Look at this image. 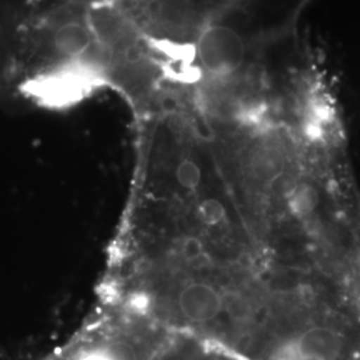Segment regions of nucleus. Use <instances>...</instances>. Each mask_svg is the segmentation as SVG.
<instances>
[{
  "mask_svg": "<svg viewBox=\"0 0 360 360\" xmlns=\"http://www.w3.org/2000/svg\"><path fill=\"white\" fill-rule=\"evenodd\" d=\"M196 53L207 75L226 79L245 65L247 49L233 27L217 23L203 28L196 41Z\"/></svg>",
  "mask_w": 360,
  "mask_h": 360,
  "instance_id": "1",
  "label": "nucleus"
},
{
  "mask_svg": "<svg viewBox=\"0 0 360 360\" xmlns=\"http://www.w3.org/2000/svg\"><path fill=\"white\" fill-rule=\"evenodd\" d=\"M153 1H156V0H151V3H153Z\"/></svg>",
  "mask_w": 360,
  "mask_h": 360,
  "instance_id": "3",
  "label": "nucleus"
},
{
  "mask_svg": "<svg viewBox=\"0 0 360 360\" xmlns=\"http://www.w3.org/2000/svg\"><path fill=\"white\" fill-rule=\"evenodd\" d=\"M174 179L183 191H198L203 184V168L191 156H181L174 167Z\"/></svg>",
  "mask_w": 360,
  "mask_h": 360,
  "instance_id": "2",
  "label": "nucleus"
}]
</instances>
